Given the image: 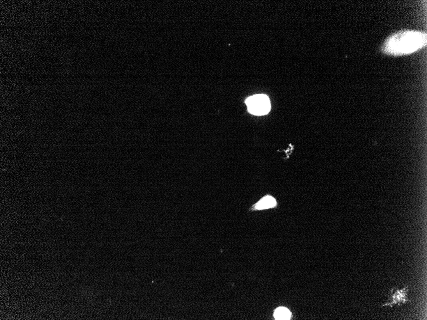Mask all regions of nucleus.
Segmentation results:
<instances>
[{
    "mask_svg": "<svg viewBox=\"0 0 427 320\" xmlns=\"http://www.w3.org/2000/svg\"><path fill=\"white\" fill-rule=\"evenodd\" d=\"M426 44V33L414 30L402 31L394 34L386 40L382 52L388 55H407L422 49Z\"/></svg>",
    "mask_w": 427,
    "mask_h": 320,
    "instance_id": "obj_1",
    "label": "nucleus"
},
{
    "mask_svg": "<svg viewBox=\"0 0 427 320\" xmlns=\"http://www.w3.org/2000/svg\"><path fill=\"white\" fill-rule=\"evenodd\" d=\"M274 317L276 320H289L291 317V313L286 308H278L274 312Z\"/></svg>",
    "mask_w": 427,
    "mask_h": 320,
    "instance_id": "obj_4",
    "label": "nucleus"
},
{
    "mask_svg": "<svg viewBox=\"0 0 427 320\" xmlns=\"http://www.w3.org/2000/svg\"><path fill=\"white\" fill-rule=\"evenodd\" d=\"M248 109L254 115H264L270 111V103L268 96L258 94L252 96L246 100Z\"/></svg>",
    "mask_w": 427,
    "mask_h": 320,
    "instance_id": "obj_2",
    "label": "nucleus"
},
{
    "mask_svg": "<svg viewBox=\"0 0 427 320\" xmlns=\"http://www.w3.org/2000/svg\"><path fill=\"white\" fill-rule=\"evenodd\" d=\"M276 205V200L272 196H267L262 198L256 204L254 205L256 210H264L274 207Z\"/></svg>",
    "mask_w": 427,
    "mask_h": 320,
    "instance_id": "obj_3",
    "label": "nucleus"
}]
</instances>
